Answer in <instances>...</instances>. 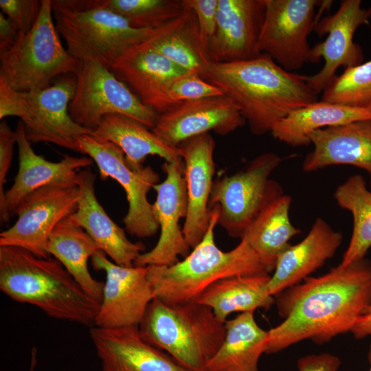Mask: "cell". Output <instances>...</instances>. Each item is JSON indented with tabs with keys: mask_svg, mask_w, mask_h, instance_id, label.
<instances>
[{
	"mask_svg": "<svg viewBox=\"0 0 371 371\" xmlns=\"http://www.w3.org/2000/svg\"><path fill=\"white\" fill-rule=\"evenodd\" d=\"M183 13L157 28L143 43L171 62L201 76L209 62L202 52L194 12L186 4Z\"/></svg>",
	"mask_w": 371,
	"mask_h": 371,
	"instance_id": "obj_31",
	"label": "cell"
},
{
	"mask_svg": "<svg viewBox=\"0 0 371 371\" xmlns=\"http://www.w3.org/2000/svg\"><path fill=\"white\" fill-rule=\"evenodd\" d=\"M342 240L340 232L317 218L304 239L289 245L278 257L267 285L269 293L275 296L302 282L335 256Z\"/></svg>",
	"mask_w": 371,
	"mask_h": 371,
	"instance_id": "obj_24",
	"label": "cell"
},
{
	"mask_svg": "<svg viewBox=\"0 0 371 371\" xmlns=\"http://www.w3.org/2000/svg\"><path fill=\"white\" fill-rule=\"evenodd\" d=\"M91 260L95 270H102L106 275L94 326L103 328L138 326L155 298L148 278V266L117 265L101 250Z\"/></svg>",
	"mask_w": 371,
	"mask_h": 371,
	"instance_id": "obj_14",
	"label": "cell"
},
{
	"mask_svg": "<svg viewBox=\"0 0 371 371\" xmlns=\"http://www.w3.org/2000/svg\"><path fill=\"white\" fill-rule=\"evenodd\" d=\"M350 333L357 339L371 336V306L364 310Z\"/></svg>",
	"mask_w": 371,
	"mask_h": 371,
	"instance_id": "obj_42",
	"label": "cell"
},
{
	"mask_svg": "<svg viewBox=\"0 0 371 371\" xmlns=\"http://www.w3.org/2000/svg\"><path fill=\"white\" fill-rule=\"evenodd\" d=\"M281 161L276 153H265L244 170L214 181L208 207L217 209V225L229 236L241 239L260 212L284 194L281 186L269 179Z\"/></svg>",
	"mask_w": 371,
	"mask_h": 371,
	"instance_id": "obj_9",
	"label": "cell"
},
{
	"mask_svg": "<svg viewBox=\"0 0 371 371\" xmlns=\"http://www.w3.org/2000/svg\"><path fill=\"white\" fill-rule=\"evenodd\" d=\"M100 250L92 238L71 218L61 221L51 233L47 251L58 260L84 291L100 304L104 282L93 278L88 260Z\"/></svg>",
	"mask_w": 371,
	"mask_h": 371,
	"instance_id": "obj_29",
	"label": "cell"
},
{
	"mask_svg": "<svg viewBox=\"0 0 371 371\" xmlns=\"http://www.w3.org/2000/svg\"><path fill=\"white\" fill-rule=\"evenodd\" d=\"M215 142L209 133L188 139L178 146L184 164L188 212L182 229L190 247L203 239L210 220L209 200L215 173Z\"/></svg>",
	"mask_w": 371,
	"mask_h": 371,
	"instance_id": "obj_20",
	"label": "cell"
},
{
	"mask_svg": "<svg viewBox=\"0 0 371 371\" xmlns=\"http://www.w3.org/2000/svg\"><path fill=\"white\" fill-rule=\"evenodd\" d=\"M201 77L233 100L256 135L271 132L291 112L318 100L306 75L285 70L266 54L243 61L209 62Z\"/></svg>",
	"mask_w": 371,
	"mask_h": 371,
	"instance_id": "obj_2",
	"label": "cell"
},
{
	"mask_svg": "<svg viewBox=\"0 0 371 371\" xmlns=\"http://www.w3.org/2000/svg\"><path fill=\"white\" fill-rule=\"evenodd\" d=\"M19 168L14 181L5 191L0 201L1 224L9 222L14 216L20 202L34 191L58 182L77 181L78 172L93 164L89 157L65 155L59 161L53 162L37 155L27 139L22 121L16 130Z\"/></svg>",
	"mask_w": 371,
	"mask_h": 371,
	"instance_id": "obj_19",
	"label": "cell"
},
{
	"mask_svg": "<svg viewBox=\"0 0 371 371\" xmlns=\"http://www.w3.org/2000/svg\"><path fill=\"white\" fill-rule=\"evenodd\" d=\"M0 8L3 13L15 25L19 33L25 34L38 19L41 1L1 0Z\"/></svg>",
	"mask_w": 371,
	"mask_h": 371,
	"instance_id": "obj_38",
	"label": "cell"
},
{
	"mask_svg": "<svg viewBox=\"0 0 371 371\" xmlns=\"http://www.w3.org/2000/svg\"><path fill=\"white\" fill-rule=\"evenodd\" d=\"M76 76V89L69 113L80 126L93 131L104 116L119 114L148 128L154 127L158 114L144 104L110 69L94 61H85Z\"/></svg>",
	"mask_w": 371,
	"mask_h": 371,
	"instance_id": "obj_10",
	"label": "cell"
},
{
	"mask_svg": "<svg viewBox=\"0 0 371 371\" xmlns=\"http://www.w3.org/2000/svg\"><path fill=\"white\" fill-rule=\"evenodd\" d=\"M0 289L50 317L90 328L100 307L58 260L39 258L17 247L0 246Z\"/></svg>",
	"mask_w": 371,
	"mask_h": 371,
	"instance_id": "obj_3",
	"label": "cell"
},
{
	"mask_svg": "<svg viewBox=\"0 0 371 371\" xmlns=\"http://www.w3.org/2000/svg\"><path fill=\"white\" fill-rule=\"evenodd\" d=\"M16 135L5 120L0 123V201L4 198V186L10 170Z\"/></svg>",
	"mask_w": 371,
	"mask_h": 371,
	"instance_id": "obj_39",
	"label": "cell"
},
{
	"mask_svg": "<svg viewBox=\"0 0 371 371\" xmlns=\"http://www.w3.org/2000/svg\"><path fill=\"white\" fill-rule=\"evenodd\" d=\"M291 204L289 195L276 199L260 212L241 238L273 271L278 257L290 245L289 241L301 232L290 221Z\"/></svg>",
	"mask_w": 371,
	"mask_h": 371,
	"instance_id": "obj_32",
	"label": "cell"
},
{
	"mask_svg": "<svg viewBox=\"0 0 371 371\" xmlns=\"http://www.w3.org/2000/svg\"><path fill=\"white\" fill-rule=\"evenodd\" d=\"M368 361H369V363H370V370H369V371H371V344L370 345V348H369V350H368Z\"/></svg>",
	"mask_w": 371,
	"mask_h": 371,
	"instance_id": "obj_43",
	"label": "cell"
},
{
	"mask_svg": "<svg viewBox=\"0 0 371 371\" xmlns=\"http://www.w3.org/2000/svg\"><path fill=\"white\" fill-rule=\"evenodd\" d=\"M218 2V0H185L196 16L200 46L208 60L209 44L216 28Z\"/></svg>",
	"mask_w": 371,
	"mask_h": 371,
	"instance_id": "obj_37",
	"label": "cell"
},
{
	"mask_svg": "<svg viewBox=\"0 0 371 371\" xmlns=\"http://www.w3.org/2000/svg\"><path fill=\"white\" fill-rule=\"evenodd\" d=\"M53 16L68 52L82 62L94 61L111 69L128 51L147 41L156 29H135L103 7L101 0L87 10H54Z\"/></svg>",
	"mask_w": 371,
	"mask_h": 371,
	"instance_id": "obj_8",
	"label": "cell"
},
{
	"mask_svg": "<svg viewBox=\"0 0 371 371\" xmlns=\"http://www.w3.org/2000/svg\"><path fill=\"white\" fill-rule=\"evenodd\" d=\"M168 95L176 103L225 95L218 87L203 80L196 72L188 71L171 83Z\"/></svg>",
	"mask_w": 371,
	"mask_h": 371,
	"instance_id": "obj_36",
	"label": "cell"
},
{
	"mask_svg": "<svg viewBox=\"0 0 371 371\" xmlns=\"http://www.w3.org/2000/svg\"><path fill=\"white\" fill-rule=\"evenodd\" d=\"M317 0H265V15L258 41L260 54L293 72L313 62L308 36L317 19Z\"/></svg>",
	"mask_w": 371,
	"mask_h": 371,
	"instance_id": "obj_13",
	"label": "cell"
},
{
	"mask_svg": "<svg viewBox=\"0 0 371 371\" xmlns=\"http://www.w3.org/2000/svg\"><path fill=\"white\" fill-rule=\"evenodd\" d=\"M283 321L268 331L266 354L310 339L318 345L350 332L371 306V261L366 258L308 277L276 295Z\"/></svg>",
	"mask_w": 371,
	"mask_h": 371,
	"instance_id": "obj_1",
	"label": "cell"
},
{
	"mask_svg": "<svg viewBox=\"0 0 371 371\" xmlns=\"http://www.w3.org/2000/svg\"><path fill=\"white\" fill-rule=\"evenodd\" d=\"M334 198L353 217L352 236L340 263L346 266L364 258L371 247V191L363 177L355 175L336 188Z\"/></svg>",
	"mask_w": 371,
	"mask_h": 371,
	"instance_id": "obj_33",
	"label": "cell"
},
{
	"mask_svg": "<svg viewBox=\"0 0 371 371\" xmlns=\"http://www.w3.org/2000/svg\"><path fill=\"white\" fill-rule=\"evenodd\" d=\"M95 174L89 168L78 172L80 196L77 208L70 216L113 262L132 267L138 256L145 252L146 247L142 242L129 240L124 230L105 212L95 195Z\"/></svg>",
	"mask_w": 371,
	"mask_h": 371,
	"instance_id": "obj_23",
	"label": "cell"
},
{
	"mask_svg": "<svg viewBox=\"0 0 371 371\" xmlns=\"http://www.w3.org/2000/svg\"><path fill=\"white\" fill-rule=\"evenodd\" d=\"M19 32L10 19L0 13V52L11 47L19 36Z\"/></svg>",
	"mask_w": 371,
	"mask_h": 371,
	"instance_id": "obj_41",
	"label": "cell"
},
{
	"mask_svg": "<svg viewBox=\"0 0 371 371\" xmlns=\"http://www.w3.org/2000/svg\"><path fill=\"white\" fill-rule=\"evenodd\" d=\"M77 144L78 152L91 157L96 164L102 180L111 178L124 190L128 203L123 219L126 230L140 238L153 236L159 226L147 194L158 183V173L150 166L132 169L120 147L110 142L98 140L91 135L78 137Z\"/></svg>",
	"mask_w": 371,
	"mask_h": 371,
	"instance_id": "obj_11",
	"label": "cell"
},
{
	"mask_svg": "<svg viewBox=\"0 0 371 371\" xmlns=\"http://www.w3.org/2000/svg\"><path fill=\"white\" fill-rule=\"evenodd\" d=\"M270 278V274L224 278L210 285L196 302L210 307L223 322L233 313L267 310L275 303L267 286Z\"/></svg>",
	"mask_w": 371,
	"mask_h": 371,
	"instance_id": "obj_30",
	"label": "cell"
},
{
	"mask_svg": "<svg viewBox=\"0 0 371 371\" xmlns=\"http://www.w3.org/2000/svg\"><path fill=\"white\" fill-rule=\"evenodd\" d=\"M366 120H371V110L317 100L291 112L271 133L293 147L306 146L311 144L310 135L317 130Z\"/></svg>",
	"mask_w": 371,
	"mask_h": 371,
	"instance_id": "obj_28",
	"label": "cell"
},
{
	"mask_svg": "<svg viewBox=\"0 0 371 371\" xmlns=\"http://www.w3.org/2000/svg\"><path fill=\"white\" fill-rule=\"evenodd\" d=\"M210 210L206 234L183 260L170 266H148V278L155 298L168 304L196 301L220 279L273 271L243 239L230 251L220 249L214 240L218 212L214 207Z\"/></svg>",
	"mask_w": 371,
	"mask_h": 371,
	"instance_id": "obj_4",
	"label": "cell"
},
{
	"mask_svg": "<svg viewBox=\"0 0 371 371\" xmlns=\"http://www.w3.org/2000/svg\"><path fill=\"white\" fill-rule=\"evenodd\" d=\"M111 71L157 114L178 104L170 99L168 89L175 79L188 71L144 43L124 54Z\"/></svg>",
	"mask_w": 371,
	"mask_h": 371,
	"instance_id": "obj_21",
	"label": "cell"
},
{
	"mask_svg": "<svg viewBox=\"0 0 371 371\" xmlns=\"http://www.w3.org/2000/svg\"><path fill=\"white\" fill-rule=\"evenodd\" d=\"M310 139L314 149L304 159V172L350 165L368 173L371 188V120L321 128L313 132Z\"/></svg>",
	"mask_w": 371,
	"mask_h": 371,
	"instance_id": "obj_25",
	"label": "cell"
},
{
	"mask_svg": "<svg viewBox=\"0 0 371 371\" xmlns=\"http://www.w3.org/2000/svg\"><path fill=\"white\" fill-rule=\"evenodd\" d=\"M162 169L166 177L154 186L157 197L153 204L160 236L152 249L138 256L134 266H170L179 261V256L189 254L190 247L179 226V221L186 218L188 212L183 161H166Z\"/></svg>",
	"mask_w": 371,
	"mask_h": 371,
	"instance_id": "obj_16",
	"label": "cell"
},
{
	"mask_svg": "<svg viewBox=\"0 0 371 371\" xmlns=\"http://www.w3.org/2000/svg\"><path fill=\"white\" fill-rule=\"evenodd\" d=\"M223 343L204 371H259L258 362L266 352L268 331L255 320L254 312L239 313L225 322Z\"/></svg>",
	"mask_w": 371,
	"mask_h": 371,
	"instance_id": "obj_27",
	"label": "cell"
},
{
	"mask_svg": "<svg viewBox=\"0 0 371 371\" xmlns=\"http://www.w3.org/2000/svg\"><path fill=\"white\" fill-rule=\"evenodd\" d=\"M80 196L77 181L58 182L26 196L17 206L12 226L0 233V246L24 249L48 258L49 237L57 225L76 210Z\"/></svg>",
	"mask_w": 371,
	"mask_h": 371,
	"instance_id": "obj_12",
	"label": "cell"
},
{
	"mask_svg": "<svg viewBox=\"0 0 371 371\" xmlns=\"http://www.w3.org/2000/svg\"><path fill=\"white\" fill-rule=\"evenodd\" d=\"M102 371H194L146 342L138 326L90 328Z\"/></svg>",
	"mask_w": 371,
	"mask_h": 371,
	"instance_id": "obj_22",
	"label": "cell"
},
{
	"mask_svg": "<svg viewBox=\"0 0 371 371\" xmlns=\"http://www.w3.org/2000/svg\"><path fill=\"white\" fill-rule=\"evenodd\" d=\"M370 18L371 8H363L361 1L343 0L335 14L317 19L313 31L319 36H327L312 47V58L316 63L323 58L324 65L317 74L306 77L317 95L332 82L339 67L346 69L362 63V49L353 37L359 27L369 24Z\"/></svg>",
	"mask_w": 371,
	"mask_h": 371,
	"instance_id": "obj_15",
	"label": "cell"
},
{
	"mask_svg": "<svg viewBox=\"0 0 371 371\" xmlns=\"http://www.w3.org/2000/svg\"><path fill=\"white\" fill-rule=\"evenodd\" d=\"M105 8L135 29H157L179 16L184 0H101Z\"/></svg>",
	"mask_w": 371,
	"mask_h": 371,
	"instance_id": "obj_34",
	"label": "cell"
},
{
	"mask_svg": "<svg viewBox=\"0 0 371 371\" xmlns=\"http://www.w3.org/2000/svg\"><path fill=\"white\" fill-rule=\"evenodd\" d=\"M91 135L120 147L133 170L143 167L148 155H158L167 162L182 159L178 147L170 146L140 122L119 114L104 116Z\"/></svg>",
	"mask_w": 371,
	"mask_h": 371,
	"instance_id": "obj_26",
	"label": "cell"
},
{
	"mask_svg": "<svg viewBox=\"0 0 371 371\" xmlns=\"http://www.w3.org/2000/svg\"><path fill=\"white\" fill-rule=\"evenodd\" d=\"M246 123L227 95L181 102L158 114L151 131L167 144L178 147L192 137L214 131L226 135Z\"/></svg>",
	"mask_w": 371,
	"mask_h": 371,
	"instance_id": "obj_17",
	"label": "cell"
},
{
	"mask_svg": "<svg viewBox=\"0 0 371 371\" xmlns=\"http://www.w3.org/2000/svg\"><path fill=\"white\" fill-rule=\"evenodd\" d=\"M339 357L329 352L311 354L300 357L297 362L298 371H338Z\"/></svg>",
	"mask_w": 371,
	"mask_h": 371,
	"instance_id": "obj_40",
	"label": "cell"
},
{
	"mask_svg": "<svg viewBox=\"0 0 371 371\" xmlns=\"http://www.w3.org/2000/svg\"><path fill=\"white\" fill-rule=\"evenodd\" d=\"M52 0H41L39 16L31 30L19 33L14 44L0 52V80L15 91L45 89L59 75H77L82 62L62 45L53 21Z\"/></svg>",
	"mask_w": 371,
	"mask_h": 371,
	"instance_id": "obj_6",
	"label": "cell"
},
{
	"mask_svg": "<svg viewBox=\"0 0 371 371\" xmlns=\"http://www.w3.org/2000/svg\"><path fill=\"white\" fill-rule=\"evenodd\" d=\"M265 15V0H218L209 60L236 62L260 56L258 41Z\"/></svg>",
	"mask_w": 371,
	"mask_h": 371,
	"instance_id": "obj_18",
	"label": "cell"
},
{
	"mask_svg": "<svg viewBox=\"0 0 371 371\" xmlns=\"http://www.w3.org/2000/svg\"><path fill=\"white\" fill-rule=\"evenodd\" d=\"M322 100L371 110V60L336 76L323 91Z\"/></svg>",
	"mask_w": 371,
	"mask_h": 371,
	"instance_id": "obj_35",
	"label": "cell"
},
{
	"mask_svg": "<svg viewBox=\"0 0 371 371\" xmlns=\"http://www.w3.org/2000/svg\"><path fill=\"white\" fill-rule=\"evenodd\" d=\"M76 89L74 74L28 92L15 91L0 80V119L19 117L31 144L48 142L78 152V137L93 131L76 123L69 115Z\"/></svg>",
	"mask_w": 371,
	"mask_h": 371,
	"instance_id": "obj_7",
	"label": "cell"
},
{
	"mask_svg": "<svg viewBox=\"0 0 371 371\" xmlns=\"http://www.w3.org/2000/svg\"><path fill=\"white\" fill-rule=\"evenodd\" d=\"M142 338L181 366L204 371L226 335L225 322L196 301L165 303L154 298L138 326Z\"/></svg>",
	"mask_w": 371,
	"mask_h": 371,
	"instance_id": "obj_5",
	"label": "cell"
}]
</instances>
